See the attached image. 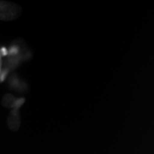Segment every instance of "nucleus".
<instances>
[{
	"instance_id": "f257e3e1",
	"label": "nucleus",
	"mask_w": 154,
	"mask_h": 154,
	"mask_svg": "<svg viewBox=\"0 0 154 154\" xmlns=\"http://www.w3.org/2000/svg\"><path fill=\"white\" fill-rule=\"evenodd\" d=\"M22 9L19 5L7 2H1V19L10 21L17 19L21 14Z\"/></svg>"
},
{
	"instance_id": "f03ea898",
	"label": "nucleus",
	"mask_w": 154,
	"mask_h": 154,
	"mask_svg": "<svg viewBox=\"0 0 154 154\" xmlns=\"http://www.w3.org/2000/svg\"><path fill=\"white\" fill-rule=\"evenodd\" d=\"M8 126L11 130H18L19 126H20V119H19L18 109H15L14 110L11 111L9 114L8 117Z\"/></svg>"
},
{
	"instance_id": "7ed1b4c3",
	"label": "nucleus",
	"mask_w": 154,
	"mask_h": 154,
	"mask_svg": "<svg viewBox=\"0 0 154 154\" xmlns=\"http://www.w3.org/2000/svg\"><path fill=\"white\" fill-rule=\"evenodd\" d=\"M17 101H18V99L15 100L14 96L9 94V95H6L4 97L2 103L6 107H17Z\"/></svg>"
}]
</instances>
